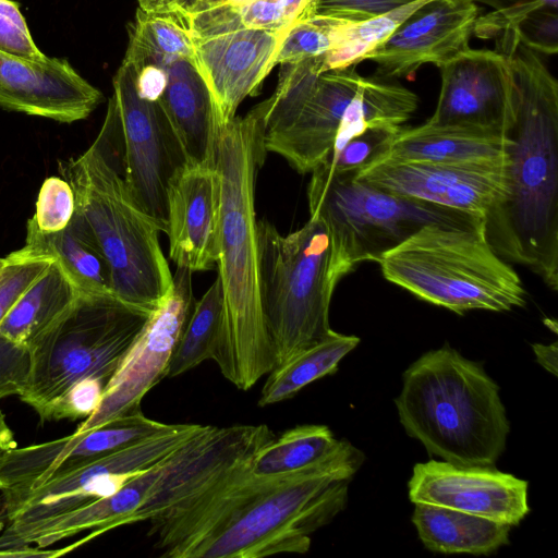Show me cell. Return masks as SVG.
<instances>
[{
    "label": "cell",
    "instance_id": "obj_1",
    "mask_svg": "<svg viewBox=\"0 0 558 558\" xmlns=\"http://www.w3.org/2000/svg\"><path fill=\"white\" fill-rule=\"evenodd\" d=\"M362 451L344 441L329 460L293 475L255 478L232 468L213 485L151 520L154 547L168 558H262L304 554L311 535L348 504Z\"/></svg>",
    "mask_w": 558,
    "mask_h": 558
},
{
    "label": "cell",
    "instance_id": "obj_2",
    "mask_svg": "<svg viewBox=\"0 0 558 558\" xmlns=\"http://www.w3.org/2000/svg\"><path fill=\"white\" fill-rule=\"evenodd\" d=\"M515 99L505 134L506 190L484 217L485 235L506 262L520 264L558 289V84L537 52L512 43Z\"/></svg>",
    "mask_w": 558,
    "mask_h": 558
},
{
    "label": "cell",
    "instance_id": "obj_3",
    "mask_svg": "<svg viewBox=\"0 0 558 558\" xmlns=\"http://www.w3.org/2000/svg\"><path fill=\"white\" fill-rule=\"evenodd\" d=\"M263 108L219 126L215 168L219 178L218 276L225 322L213 356L238 389H251L275 368L264 324L255 214V181L267 150Z\"/></svg>",
    "mask_w": 558,
    "mask_h": 558
},
{
    "label": "cell",
    "instance_id": "obj_4",
    "mask_svg": "<svg viewBox=\"0 0 558 558\" xmlns=\"http://www.w3.org/2000/svg\"><path fill=\"white\" fill-rule=\"evenodd\" d=\"M264 144L300 173H311L368 129L400 130L418 105L412 90L350 68L320 72L317 59L281 64L264 100Z\"/></svg>",
    "mask_w": 558,
    "mask_h": 558
},
{
    "label": "cell",
    "instance_id": "obj_5",
    "mask_svg": "<svg viewBox=\"0 0 558 558\" xmlns=\"http://www.w3.org/2000/svg\"><path fill=\"white\" fill-rule=\"evenodd\" d=\"M395 402L407 434L444 461L493 465L506 448L510 424L498 385L448 344L405 369Z\"/></svg>",
    "mask_w": 558,
    "mask_h": 558
},
{
    "label": "cell",
    "instance_id": "obj_6",
    "mask_svg": "<svg viewBox=\"0 0 558 558\" xmlns=\"http://www.w3.org/2000/svg\"><path fill=\"white\" fill-rule=\"evenodd\" d=\"M59 170L109 265L113 295L150 314L173 275L159 243L161 229L126 186L108 124L83 154L59 161Z\"/></svg>",
    "mask_w": 558,
    "mask_h": 558
},
{
    "label": "cell",
    "instance_id": "obj_7",
    "mask_svg": "<svg viewBox=\"0 0 558 558\" xmlns=\"http://www.w3.org/2000/svg\"><path fill=\"white\" fill-rule=\"evenodd\" d=\"M377 263L389 282L459 315L507 312L526 302L517 271L488 243L483 218L427 223Z\"/></svg>",
    "mask_w": 558,
    "mask_h": 558
},
{
    "label": "cell",
    "instance_id": "obj_8",
    "mask_svg": "<svg viewBox=\"0 0 558 558\" xmlns=\"http://www.w3.org/2000/svg\"><path fill=\"white\" fill-rule=\"evenodd\" d=\"M256 233L262 313L277 367L332 330L329 307L338 281L318 217L287 235L263 218Z\"/></svg>",
    "mask_w": 558,
    "mask_h": 558
},
{
    "label": "cell",
    "instance_id": "obj_9",
    "mask_svg": "<svg viewBox=\"0 0 558 558\" xmlns=\"http://www.w3.org/2000/svg\"><path fill=\"white\" fill-rule=\"evenodd\" d=\"M148 316L113 295L82 294L29 348L22 401L45 422L50 408L76 383L98 378L107 385Z\"/></svg>",
    "mask_w": 558,
    "mask_h": 558
},
{
    "label": "cell",
    "instance_id": "obj_10",
    "mask_svg": "<svg viewBox=\"0 0 558 558\" xmlns=\"http://www.w3.org/2000/svg\"><path fill=\"white\" fill-rule=\"evenodd\" d=\"M310 217L325 223L331 244V270L339 282L359 264L377 262L427 223H468L480 219L449 208L398 196L355 177L356 172H312Z\"/></svg>",
    "mask_w": 558,
    "mask_h": 558
},
{
    "label": "cell",
    "instance_id": "obj_11",
    "mask_svg": "<svg viewBox=\"0 0 558 558\" xmlns=\"http://www.w3.org/2000/svg\"><path fill=\"white\" fill-rule=\"evenodd\" d=\"M112 83L106 118L124 181L136 204L166 233L169 191L189 166L185 151L159 99L138 94L136 71L125 58Z\"/></svg>",
    "mask_w": 558,
    "mask_h": 558
},
{
    "label": "cell",
    "instance_id": "obj_12",
    "mask_svg": "<svg viewBox=\"0 0 558 558\" xmlns=\"http://www.w3.org/2000/svg\"><path fill=\"white\" fill-rule=\"evenodd\" d=\"M206 425L172 424L168 429L72 473L50 481L9 502L2 534L17 533L117 493L128 481L162 460Z\"/></svg>",
    "mask_w": 558,
    "mask_h": 558
},
{
    "label": "cell",
    "instance_id": "obj_13",
    "mask_svg": "<svg viewBox=\"0 0 558 558\" xmlns=\"http://www.w3.org/2000/svg\"><path fill=\"white\" fill-rule=\"evenodd\" d=\"M192 271L177 266L172 286L107 383L97 410L75 433H84L141 410L144 396L166 377L167 368L194 306Z\"/></svg>",
    "mask_w": 558,
    "mask_h": 558
},
{
    "label": "cell",
    "instance_id": "obj_14",
    "mask_svg": "<svg viewBox=\"0 0 558 558\" xmlns=\"http://www.w3.org/2000/svg\"><path fill=\"white\" fill-rule=\"evenodd\" d=\"M506 157L485 162L374 159L355 177L385 192L483 218L506 190Z\"/></svg>",
    "mask_w": 558,
    "mask_h": 558
},
{
    "label": "cell",
    "instance_id": "obj_15",
    "mask_svg": "<svg viewBox=\"0 0 558 558\" xmlns=\"http://www.w3.org/2000/svg\"><path fill=\"white\" fill-rule=\"evenodd\" d=\"M171 425L149 418L137 410L84 433L14 448L0 460V490L4 504Z\"/></svg>",
    "mask_w": 558,
    "mask_h": 558
},
{
    "label": "cell",
    "instance_id": "obj_16",
    "mask_svg": "<svg viewBox=\"0 0 558 558\" xmlns=\"http://www.w3.org/2000/svg\"><path fill=\"white\" fill-rule=\"evenodd\" d=\"M438 68L440 93L426 122L506 132L513 117L515 82L502 52L468 48Z\"/></svg>",
    "mask_w": 558,
    "mask_h": 558
},
{
    "label": "cell",
    "instance_id": "obj_17",
    "mask_svg": "<svg viewBox=\"0 0 558 558\" xmlns=\"http://www.w3.org/2000/svg\"><path fill=\"white\" fill-rule=\"evenodd\" d=\"M527 482L492 465L429 460L416 463L409 499L518 525L529 513Z\"/></svg>",
    "mask_w": 558,
    "mask_h": 558
},
{
    "label": "cell",
    "instance_id": "obj_18",
    "mask_svg": "<svg viewBox=\"0 0 558 558\" xmlns=\"http://www.w3.org/2000/svg\"><path fill=\"white\" fill-rule=\"evenodd\" d=\"M477 16L469 0H426L365 60L381 77L412 76L426 63L440 66L470 48Z\"/></svg>",
    "mask_w": 558,
    "mask_h": 558
},
{
    "label": "cell",
    "instance_id": "obj_19",
    "mask_svg": "<svg viewBox=\"0 0 558 558\" xmlns=\"http://www.w3.org/2000/svg\"><path fill=\"white\" fill-rule=\"evenodd\" d=\"M283 33L241 27L194 37V65L204 80L219 126L230 122L240 104L255 95L275 66Z\"/></svg>",
    "mask_w": 558,
    "mask_h": 558
},
{
    "label": "cell",
    "instance_id": "obj_20",
    "mask_svg": "<svg viewBox=\"0 0 558 558\" xmlns=\"http://www.w3.org/2000/svg\"><path fill=\"white\" fill-rule=\"evenodd\" d=\"M102 94L65 59L35 62L0 52V107L73 123L86 119Z\"/></svg>",
    "mask_w": 558,
    "mask_h": 558
},
{
    "label": "cell",
    "instance_id": "obj_21",
    "mask_svg": "<svg viewBox=\"0 0 558 558\" xmlns=\"http://www.w3.org/2000/svg\"><path fill=\"white\" fill-rule=\"evenodd\" d=\"M220 189L216 168L187 166L173 181L168 198L169 257L193 271L218 260Z\"/></svg>",
    "mask_w": 558,
    "mask_h": 558
},
{
    "label": "cell",
    "instance_id": "obj_22",
    "mask_svg": "<svg viewBox=\"0 0 558 558\" xmlns=\"http://www.w3.org/2000/svg\"><path fill=\"white\" fill-rule=\"evenodd\" d=\"M166 85L159 101L185 151L190 166L215 167L219 123L210 93L193 62L162 64Z\"/></svg>",
    "mask_w": 558,
    "mask_h": 558
},
{
    "label": "cell",
    "instance_id": "obj_23",
    "mask_svg": "<svg viewBox=\"0 0 558 558\" xmlns=\"http://www.w3.org/2000/svg\"><path fill=\"white\" fill-rule=\"evenodd\" d=\"M505 133L428 122L400 129L375 159L391 161L485 162L506 157ZM374 160V159H373Z\"/></svg>",
    "mask_w": 558,
    "mask_h": 558
},
{
    "label": "cell",
    "instance_id": "obj_24",
    "mask_svg": "<svg viewBox=\"0 0 558 558\" xmlns=\"http://www.w3.org/2000/svg\"><path fill=\"white\" fill-rule=\"evenodd\" d=\"M24 246L54 258L82 294L113 295L109 265L77 210L69 226L57 233L44 234L28 220Z\"/></svg>",
    "mask_w": 558,
    "mask_h": 558
},
{
    "label": "cell",
    "instance_id": "obj_25",
    "mask_svg": "<svg viewBox=\"0 0 558 558\" xmlns=\"http://www.w3.org/2000/svg\"><path fill=\"white\" fill-rule=\"evenodd\" d=\"M414 505L412 523L432 551L489 555L509 543L508 524L439 506Z\"/></svg>",
    "mask_w": 558,
    "mask_h": 558
},
{
    "label": "cell",
    "instance_id": "obj_26",
    "mask_svg": "<svg viewBox=\"0 0 558 558\" xmlns=\"http://www.w3.org/2000/svg\"><path fill=\"white\" fill-rule=\"evenodd\" d=\"M82 295L60 264L53 262L19 298L0 323V335L31 348Z\"/></svg>",
    "mask_w": 558,
    "mask_h": 558
},
{
    "label": "cell",
    "instance_id": "obj_27",
    "mask_svg": "<svg viewBox=\"0 0 558 558\" xmlns=\"http://www.w3.org/2000/svg\"><path fill=\"white\" fill-rule=\"evenodd\" d=\"M344 441L337 439L326 425L295 426L256 450L243 463V470L255 478L293 475L326 462Z\"/></svg>",
    "mask_w": 558,
    "mask_h": 558
},
{
    "label": "cell",
    "instance_id": "obj_28",
    "mask_svg": "<svg viewBox=\"0 0 558 558\" xmlns=\"http://www.w3.org/2000/svg\"><path fill=\"white\" fill-rule=\"evenodd\" d=\"M360 343V338L331 330L324 339L275 367L262 389L259 407L294 397L305 386L337 372L340 361Z\"/></svg>",
    "mask_w": 558,
    "mask_h": 558
},
{
    "label": "cell",
    "instance_id": "obj_29",
    "mask_svg": "<svg viewBox=\"0 0 558 558\" xmlns=\"http://www.w3.org/2000/svg\"><path fill=\"white\" fill-rule=\"evenodd\" d=\"M225 322V298L217 275L205 294L195 301L171 355L166 377H175L213 360Z\"/></svg>",
    "mask_w": 558,
    "mask_h": 558
},
{
    "label": "cell",
    "instance_id": "obj_30",
    "mask_svg": "<svg viewBox=\"0 0 558 558\" xmlns=\"http://www.w3.org/2000/svg\"><path fill=\"white\" fill-rule=\"evenodd\" d=\"M129 35L124 58L134 66L159 64L173 59L194 63V37L174 15L150 13L138 8Z\"/></svg>",
    "mask_w": 558,
    "mask_h": 558
},
{
    "label": "cell",
    "instance_id": "obj_31",
    "mask_svg": "<svg viewBox=\"0 0 558 558\" xmlns=\"http://www.w3.org/2000/svg\"><path fill=\"white\" fill-rule=\"evenodd\" d=\"M425 1L417 0L376 17L350 22L339 45L318 60L320 72L347 69L364 61Z\"/></svg>",
    "mask_w": 558,
    "mask_h": 558
},
{
    "label": "cell",
    "instance_id": "obj_32",
    "mask_svg": "<svg viewBox=\"0 0 558 558\" xmlns=\"http://www.w3.org/2000/svg\"><path fill=\"white\" fill-rule=\"evenodd\" d=\"M350 22L325 15L296 22L283 34L275 65L323 59L339 45Z\"/></svg>",
    "mask_w": 558,
    "mask_h": 558
},
{
    "label": "cell",
    "instance_id": "obj_33",
    "mask_svg": "<svg viewBox=\"0 0 558 558\" xmlns=\"http://www.w3.org/2000/svg\"><path fill=\"white\" fill-rule=\"evenodd\" d=\"M52 262L51 256L34 254L25 246L4 257L0 269V323Z\"/></svg>",
    "mask_w": 558,
    "mask_h": 558
},
{
    "label": "cell",
    "instance_id": "obj_34",
    "mask_svg": "<svg viewBox=\"0 0 558 558\" xmlns=\"http://www.w3.org/2000/svg\"><path fill=\"white\" fill-rule=\"evenodd\" d=\"M76 210L74 192L62 177L47 178L39 190L36 210L29 221L44 234L64 230Z\"/></svg>",
    "mask_w": 558,
    "mask_h": 558
},
{
    "label": "cell",
    "instance_id": "obj_35",
    "mask_svg": "<svg viewBox=\"0 0 558 558\" xmlns=\"http://www.w3.org/2000/svg\"><path fill=\"white\" fill-rule=\"evenodd\" d=\"M314 0H254L240 14V27L286 33L293 24L312 16Z\"/></svg>",
    "mask_w": 558,
    "mask_h": 558
},
{
    "label": "cell",
    "instance_id": "obj_36",
    "mask_svg": "<svg viewBox=\"0 0 558 558\" xmlns=\"http://www.w3.org/2000/svg\"><path fill=\"white\" fill-rule=\"evenodd\" d=\"M398 131L368 129L350 140L337 154L328 157L318 167L330 173L357 172L384 151Z\"/></svg>",
    "mask_w": 558,
    "mask_h": 558
},
{
    "label": "cell",
    "instance_id": "obj_37",
    "mask_svg": "<svg viewBox=\"0 0 558 558\" xmlns=\"http://www.w3.org/2000/svg\"><path fill=\"white\" fill-rule=\"evenodd\" d=\"M0 52L35 62L48 58L37 48L20 4L13 0H0Z\"/></svg>",
    "mask_w": 558,
    "mask_h": 558
},
{
    "label": "cell",
    "instance_id": "obj_38",
    "mask_svg": "<svg viewBox=\"0 0 558 558\" xmlns=\"http://www.w3.org/2000/svg\"><path fill=\"white\" fill-rule=\"evenodd\" d=\"M508 33V32H507ZM519 43L529 49L545 54L558 51L557 8L543 4L530 11L515 26L513 32Z\"/></svg>",
    "mask_w": 558,
    "mask_h": 558
},
{
    "label": "cell",
    "instance_id": "obj_39",
    "mask_svg": "<svg viewBox=\"0 0 558 558\" xmlns=\"http://www.w3.org/2000/svg\"><path fill=\"white\" fill-rule=\"evenodd\" d=\"M106 384L98 378H85L73 385L49 410L46 421L88 417L98 408Z\"/></svg>",
    "mask_w": 558,
    "mask_h": 558
},
{
    "label": "cell",
    "instance_id": "obj_40",
    "mask_svg": "<svg viewBox=\"0 0 558 558\" xmlns=\"http://www.w3.org/2000/svg\"><path fill=\"white\" fill-rule=\"evenodd\" d=\"M31 365L29 348L0 335V399L22 393L28 381Z\"/></svg>",
    "mask_w": 558,
    "mask_h": 558
},
{
    "label": "cell",
    "instance_id": "obj_41",
    "mask_svg": "<svg viewBox=\"0 0 558 558\" xmlns=\"http://www.w3.org/2000/svg\"><path fill=\"white\" fill-rule=\"evenodd\" d=\"M417 0H314L313 15H325L351 22L376 17Z\"/></svg>",
    "mask_w": 558,
    "mask_h": 558
},
{
    "label": "cell",
    "instance_id": "obj_42",
    "mask_svg": "<svg viewBox=\"0 0 558 558\" xmlns=\"http://www.w3.org/2000/svg\"><path fill=\"white\" fill-rule=\"evenodd\" d=\"M536 361L553 375H557V342L549 345L534 343L532 345Z\"/></svg>",
    "mask_w": 558,
    "mask_h": 558
},
{
    "label": "cell",
    "instance_id": "obj_43",
    "mask_svg": "<svg viewBox=\"0 0 558 558\" xmlns=\"http://www.w3.org/2000/svg\"><path fill=\"white\" fill-rule=\"evenodd\" d=\"M14 448H16L14 435L0 410V460Z\"/></svg>",
    "mask_w": 558,
    "mask_h": 558
},
{
    "label": "cell",
    "instance_id": "obj_44",
    "mask_svg": "<svg viewBox=\"0 0 558 558\" xmlns=\"http://www.w3.org/2000/svg\"><path fill=\"white\" fill-rule=\"evenodd\" d=\"M469 1H471L473 3L480 2V3L490 7L494 11H498V10L508 9V8H511L514 5H519V4H523V3H527V2H532V1H536V0H469ZM542 1L548 5H551L555 8L558 7V0H542Z\"/></svg>",
    "mask_w": 558,
    "mask_h": 558
},
{
    "label": "cell",
    "instance_id": "obj_45",
    "mask_svg": "<svg viewBox=\"0 0 558 558\" xmlns=\"http://www.w3.org/2000/svg\"><path fill=\"white\" fill-rule=\"evenodd\" d=\"M177 0H138L140 9L150 13L165 14Z\"/></svg>",
    "mask_w": 558,
    "mask_h": 558
},
{
    "label": "cell",
    "instance_id": "obj_46",
    "mask_svg": "<svg viewBox=\"0 0 558 558\" xmlns=\"http://www.w3.org/2000/svg\"><path fill=\"white\" fill-rule=\"evenodd\" d=\"M3 263H4V257H0V268L2 267Z\"/></svg>",
    "mask_w": 558,
    "mask_h": 558
},
{
    "label": "cell",
    "instance_id": "obj_47",
    "mask_svg": "<svg viewBox=\"0 0 558 558\" xmlns=\"http://www.w3.org/2000/svg\"><path fill=\"white\" fill-rule=\"evenodd\" d=\"M1 269V268H0Z\"/></svg>",
    "mask_w": 558,
    "mask_h": 558
}]
</instances>
